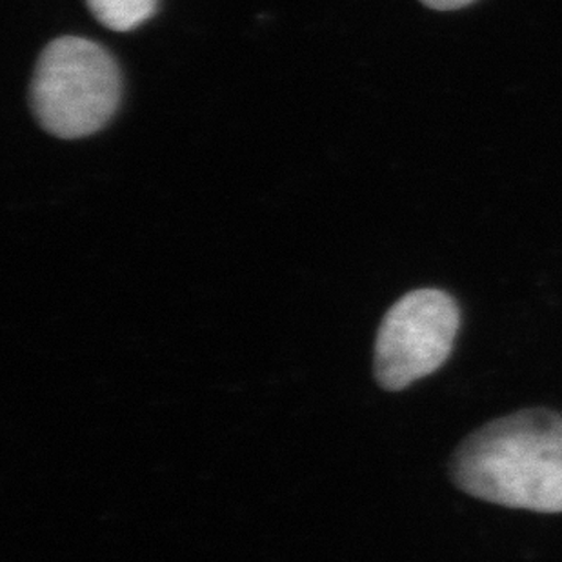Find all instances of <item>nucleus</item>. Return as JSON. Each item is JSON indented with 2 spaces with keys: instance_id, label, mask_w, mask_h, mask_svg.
Instances as JSON below:
<instances>
[{
  "instance_id": "4",
  "label": "nucleus",
  "mask_w": 562,
  "mask_h": 562,
  "mask_svg": "<svg viewBox=\"0 0 562 562\" xmlns=\"http://www.w3.org/2000/svg\"><path fill=\"white\" fill-rule=\"evenodd\" d=\"M102 26L113 32H132L154 16L157 0H86Z\"/></svg>"
},
{
  "instance_id": "5",
  "label": "nucleus",
  "mask_w": 562,
  "mask_h": 562,
  "mask_svg": "<svg viewBox=\"0 0 562 562\" xmlns=\"http://www.w3.org/2000/svg\"><path fill=\"white\" fill-rule=\"evenodd\" d=\"M420 2L431 10L450 11L472 4L473 0H420Z\"/></svg>"
},
{
  "instance_id": "1",
  "label": "nucleus",
  "mask_w": 562,
  "mask_h": 562,
  "mask_svg": "<svg viewBox=\"0 0 562 562\" xmlns=\"http://www.w3.org/2000/svg\"><path fill=\"white\" fill-rule=\"evenodd\" d=\"M451 479L486 503L561 514L562 415L522 409L483 426L457 448Z\"/></svg>"
},
{
  "instance_id": "3",
  "label": "nucleus",
  "mask_w": 562,
  "mask_h": 562,
  "mask_svg": "<svg viewBox=\"0 0 562 562\" xmlns=\"http://www.w3.org/2000/svg\"><path fill=\"white\" fill-rule=\"evenodd\" d=\"M459 326L461 310L442 290L420 288L398 299L376 334V382L398 392L437 372L450 357Z\"/></svg>"
},
{
  "instance_id": "2",
  "label": "nucleus",
  "mask_w": 562,
  "mask_h": 562,
  "mask_svg": "<svg viewBox=\"0 0 562 562\" xmlns=\"http://www.w3.org/2000/svg\"><path fill=\"white\" fill-rule=\"evenodd\" d=\"M33 115L59 138H82L110 123L121 102V71L90 38H55L33 74Z\"/></svg>"
}]
</instances>
